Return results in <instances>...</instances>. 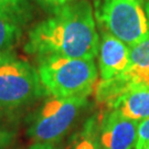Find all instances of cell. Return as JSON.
Wrapping results in <instances>:
<instances>
[{
	"instance_id": "cell-1",
	"label": "cell",
	"mask_w": 149,
	"mask_h": 149,
	"mask_svg": "<svg viewBox=\"0 0 149 149\" xmlns=\"http://www.w3.org/2000/svg\"><path fill=\"white\" fill-rule=\"evenodd\" d=\"M98 43L100 34L91 2L75 0L32 28L24 51L38 60L50 56L94 60Z\"/></svg>"
},
{
	"instance_id": "cell-2",
	"label": "cell",
	"mask_w": 149,
	"mask_h": 149,
	"mask_svg": "<svg viewBox=\"0 0 149 149\" xmlns=\"http://www.w3.org/2000/svg\"><path fill=\"white\" fill-rule=\"evenodd\" d=\"M38 73L43 92L56 98L88 96L97 83L94 60L50 56L39 60Z\"/></svg>"
},
{
	"instance_id": "cell-3",
	"label": "cell",
	"mask_w": 149,
	"mask_h": 149,
	"mask_svg": "<svg viewBox=\"0 0 149 149\" xmlns=\"http://www.w3.org/2000/svg\"><path fill=\"white\" fill-rule=\"evenodd\" d=\"M95 18L102 29L129 47L149 38L144 0H97Z\"/></svg>"
},
{
	"instance_id": "cell-4",
	"label": "cell",
	"mask_w": 149,
	"mask_h": 149,
	"mask_svg": "<svg viewBox=\"0 0 149 149\" xmlns=\"http://www.w3.org/2000/svg\"><path fill=\"white\" fill-rule=\"evenodd\" d=\"M87 97H52L47 101L31 118L28 126V136L34 143L55 145L69 132L87 105Z\"/></svg>"
},
{
	"instance_id": "cell-5",
	"label": "cell",
	"mask_w": 149,
	"mask_h": 149,
	"mask_svg": "<svg viewBox=\"0 0 149 149\" xmlns=\"http://www.w3.org/2000/svg\"><path fill=\"white\" fill-rule=\"evenodd\" d=\"M43 93L38 70L15 54L0 65V108L16 109Z\"/></svg>"
},
{
	"instance_id": "cell-6",
	"label": "cell",
	"mask_w": 149,
	"mask_h": 149,
	"mask_svg": "<svg viewBox=\"0 0 149 149\" xmlns=\"http://www.w3.org/2000/svg\"><path fill=\"white\" fill-rule=\"evenodd\" d=\"M138 123L111 109L100 122L102 149H135Z\"/></svg>"
},
{
	"instance_id": "cell-7",
	"label": "cell",
	"mask_w": 149,
	"mask_h": 149,
	"mask_svg": "<svg viewBox=\"0 0 149 149\" xmlns=\"http://www.w3.org/2000/svg\"><path fill=\"white\" fill-rule=\"evenodd\" d=\"M97 55L101 80H111L124 73L127 69L129 64V45L103 29Z\"/></svg>"
},
{
	"instance_id": "cell-8",
	"label": "cell",
	"mask_w": 149,
	"mask_h": 149,
	"mask_svg": "<svg viewBox=\"0 0 149 149\" xmlns=\"http://www.w3.org/2000/svg\"><path fill=\"white\" fill-rule=\"evenodd\" d=\"M125 117L140 122L149 117V82L128 84L117 98L108 105Z\"/></svg>"
},
{
	"instance_id": "cell-9",
	"label": "cell",
	"mask_w": 149,
	"mask_h": 149,
	"mask_svg": "<svg viewBox=\"0 0 149 149\" xmlns=\"http://www.w3.org/2000/svg\"><path fill=\"white\" fill-rule=\"evenodd\" d=\"M118 76L127 83L149 82V38L129 47V64Z\"/></svg>"
},
{
	"instance_id": "cell-10",
	"label": "cell",
	"mask_w": 149,
	"mask_h": 149,
	"mask_svg": "<svg viewBox=\"0 0 149 149\" xmlns=\"http://www.w3.org/2000/svg\"><path fill=\"white\" fill-rule=\"evenodd\" d=\"M65 149H102L100 143V120L91 117L83 128L71 138Z\"/></svg>"
},
{
	"instance_id": "cell-11",
	"label": "cell",
	"mask_w": 149,
	"mask_h": 149,
	"mask_svg": "<svg viewBox=\"0 0 149 149\" xmlns=\"http://www.w3.org/2000/svg\"><path fill=\"white\" fill-rule=\"evenodd\" d=\"M30 13L28 0H0V15L21 27L28 22Z\"/></svg>"
},
{
	"instance_id": "cell-12",
	"label": "cell",
	"mask_w": 149,
	"mask_h": 149,
	"mask_svg": "<svg viewBox=\"0 0 149 149\" xmlns=\"http://www.w3.org/2000/svg\"><path fill=\"white\" fill-rule=\"evenodd\" d=\"M21 37V26L0 15V54L10 53Z\"/></svg>"
},
{
	"instance_id": "cell-13",
	"label": "cell",
	"mask_w": 149,
	"mask_h": 149,
	"mask_svg": "<svg viewBox=\"0 0 149 149\" xmlns=\"http://www.w3.org/2000/svg\"><path fill=\"white\" fill-rule=\"evenodd\" d=\"M149 146V117L138 123L137 141L135 149H144Z\"/></svg>"
},
{
	"instance_id": "cell-14",
	"label": "cell",
	"mask_w": 149,
	"mask_h": 149,
	"mask_svg": "<svg viewBox=\"0 0 149 149\" xmlns=\"http://www.w3.org/2000/svg\"><path fill=\"white\" fill-rule=\"evenodd\" d=\"M37 1L42 6L44 9H47L52 13L54 11L63 8L64 6L75 1V0H37Z\"/></svg>"
},
{
	"instance_id": "cell-15",
	"label": "cell",
	"mask_w": 149,
	"mask_h": 149,
	"mask_svg": "<svg viewBox=\"0 0 149 149\" xmlns=\"http://www.w3.org/2000/svg\"><path fill=\"white\" fill-rule=\"evenodd\" d=\"M16 138V133L10 129L0 127V149H8Z\"/></svg>"
},
{
	"instance_id": "cell-16",
	"label": "cell",
	"mask_w": 149,
	"mask_h": 149,
	"mask_svg": "<svg viewBox=\"0 0 149 149\" xmlns=\"http://www.w3.org/2000/svg\"><path fill=\"white\" fill-rule=\"evenodd\" d=\"M30 149H61L60 147L53 144H41V143H34Z\"/></svg>"
},
{
	"instance_id": "cell-17",
	"label": "cell",
	"mask_w": 149,
	"mask_h": 149,
	"mask_svg": "<svg viewBox=\"0 0 149 149\" xmlns=\"http://www.w3.org/2000/svg\"><path fill=\"white\" fill-rule=\"evenodd\" d=\"M145 12H146V17H147V22H148V29H149V1L145 5Z\"/></svg>"
},
{
	"instance_id": "cell-18",
	"label": "cell",
	"mask_w": 149,
	"mask_h": 149,
	"mask_svg": "<svg viewBox=\"0 0 149 149\" xmlns=\"http://www.w3.org/2000/svg\"><path fill=\"white\" fill-rule=\"evenodd\" d=\"M11 52L10 53H5V54H0V65H1V63H2V62H3V61H5L6 59H7V58H8V56H9V55H11Z\"/></svg>"
},
{
	"instance_id": "cell-19",
	"label": "cell",
	"mask_w": 149,
	"mask_h": 149,
	"mask_svg": "<svg viewBox=\"0 0 149 149\" xmlns=\"http://www.w3.org/2000/svg\"><path fill=\"white\" fill-rule=\"evenodd\" d=\"M144 149H149V146H147V147H146V148H144Z\"/></svg>"
}]
</instances>
